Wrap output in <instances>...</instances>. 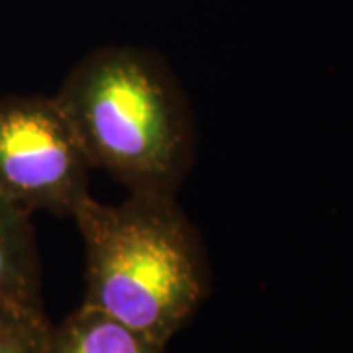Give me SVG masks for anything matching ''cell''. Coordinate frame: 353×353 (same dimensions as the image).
Segmentation results:
<instances>
[{"mask_svg": "<svg viewBox=\"0 0 353 353\" xmlns=\"http://www.w3.org/2000/svg\"><path fill=\"white\" fill-rule=\"evenodd\" d=\"M73 218L87 257L83 304L167 345L210 294L201 234L175 194L88 199Z\"/></svg>", "mask_w": 353, "mask_h": 353, "instance_id": "obj_1", "label": "cell"}, {"mask_svg": "<svg viewBox=\"0 0 353 353\" xmlns=\"http://www.w3.org/2000/svg\"><path fill=\"white\" fill-rule=\"evenodd\" d=\"M0 308L43 312L41 265L30 214L0 196Z\"/></svg>", "mask_w": 353, "mask_h": 353, "instance_id": "obj_4", "label": "cell"}, {"mask_svg": "<svg viewBox=\"0 0 353 353\" xmlns=\"http://www.w3.org/2000/svg\"><path fill=\"white\" fill-rule=\"evenodd\" d=\"M53 99L92 169L130 192L176 194L194 159V124L157 53L134 46L90 51Z\"/></svg>", "mask_w": 353, "mask_h": 353, "instance_id": "obj_2", "label": "cell"}, {"mask_svg": "<svg viewBox=\"0 0 353 353\" xmlns=\"http://www.w3.org/2000/svg\"><path fill=\"white\" fill-rule=\"evenodd\" d=\"M51 328L43 312L0 308V353H48Z\"/></svg>", "mask_w": 353, "mask_h": 353, "instance_id": "obj_6", "label": "cell"}, {"mask_svg": "<svg viewBox=\"0 0 353 353\" xmlns=\"http://www.w3.org/2000/svg\"><path fill=\"white\" fill-rule=\"evenodd\" d=\"M48 353H165V343L81 304L51 328Z\"/></svg>", "mask_w": 353, "mask_h": 353, "instance_id": "obj_5", "label": "cell"}, {"mask_svg": "<svg viewBox=\"0 0 353 353\" xmlns=\"http://www.w3.org/2000/svg\"><path fill=\"white\" fill-rule=\"evenodd\" d=\"M92 167L51 97L0 99V196L32 212L75 216Z\"/></svg>", "mask_w": 353, "mask_h": 353, "instance_id": "obj_3", "label": "cell"}]
</instances>
